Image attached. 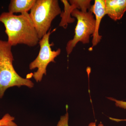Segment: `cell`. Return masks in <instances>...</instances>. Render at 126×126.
Masks as SVG:
<instances>
[{"label": "cell", "mask_w": 126, "mask_h": 126, "mask_svg": "<svg viewBox=\"0 0 126 126\" xmlns=\"http://www.w3.org/2000/svg\"><path fill=\"white\" fill-rule=\"evenodd\" d=\"M55 30V29L52 32L49 30L40 40L39 44L40 46V50L39 54L36 59L30 64V70L38 68L37 71L34 72L33 74V78L37 82H40L42 80L43 75H46V69L48 64L50 62L55 63L54 59L61 53L60 48L56 50H52L51 48L52 44L49 43L50 36Z\"/></svg>", "instance_id": "cell-5"}, {"label": "cell", "mask_w": 126, "mask_h": 126, "mask_svg": "<svg viewBox=\"0 0 126 126\" xmlns=\"http://www.w3.org/2000/svg\"><path fill=\"white\" fill-rule=\"evenodd\" d=\"M0 22L4 25L7 42L12 46L24 44L34 47L40 39L28 12L16 15L9 12L0 15Z\"/></svg>", "instance_id": "cell-1"}, {"label": "cell", "mask_w": 126, "mask_h": 126, "mask_svg": "<svg viewBox=\"0 0 126 126\" xmlns=\"http://www.w3.org/2000/svg\"><path fill=\"white\" fill-rule=\"evenodd\" d=\"M92 12L95 16V28L93 35L92 48L96 46L101 41L102 36L99 35V29L102 18L106 15L105 0H95L91 7Z\"/></svg>", "instance_id": "cell-6"}, {"label": "cell", "mask_w": 126, "mask_h": 126, "mask_svg": "<svg viewBox=\"0 0 126 126\" xmlns=\"http://www.w3.org/2000/svg\"><path fill=\"white\" fill-rule=\"evenodd\" d=\"M108 99L111 101H114L115 102V105L117 107H119L121 108L126 109V102L123 101H119L113 98L107 97ZM110 119L113 121H115L117 122L121 121H126V119H115V118H110Z\"/></svg>", "instance_id": "cell-11"}, {"label": "cell", "mask_w": 126, "mask_h": 126, "mask_svg": "<svg viewBox=\"0 0 126 126\" xmlns=\"http://www.w3.org/2000/svg\"><path fill=\"white\" fill-rule=\"evenodd\" d=\"M67 113L64 116H62L60 118V120L59 121L57 126H68L69 115L67 112L68 108H66ZM89 126H96V122H92L90 123ZM98 126H104L102 123H100Z\"/></svg>", "instance_id": "cell-10"}, {"label": "cell", "mask_w": 126, "mask_h": 126, "mask_svg": "<svg viewBox=\"0 0 126 126\" xmlns=\"http://www.w3.org/2000/svg\"><path fill=\"white\" fill-rule=\"evenodd\" d=\"M36 0H11L9 12L11 14L28 12L33 6Z\"/></svg>", "instance_id": "cell-8"}, {"label": "cell", "mask_w": 126, "mask_h": 126, "mask_svg": "<svg viewBox=\"0 0 126 126\" xmlns=\"http://www.w3.org/2000/svg\"><path fill=\"white\" fill-rule=\"evenodd\" d=\"M12 47L7 41L0 39V98L9 88L24 86L31 88L34 85L32 81L21 77L15 70Z\"/></svg>", "instance_id": "cell-2"}, {"label": "cell", "mask_w": 126, "mask_h": 126, "mask_svg": "<svg viewBox=\"0 0 126 126\" xmlns=\"http://www.w3.org/2000/svg\"><path fill=\"white\" fill-rule=\"evenodd\" d=\"M61 13L58 0H36L29 15L40 40L49 31L53 20Z\"/></svg>", "instance_id": "cell-3"}, {"label": "cell", "mask_w": 126, "mask_h": 126, "mask_svg": "<svg viewBox=\"0 0 126 126\" xmlns=\"http://www.w3.org/2000/svg\"><path fill=\"white\" fill-rule=\"evenodd\" d=\"M15 119L14 117L7 113L0 119V126H18L14 122Z\"/></svg>", "instance_id": "cell-9"}, {"label": "cell", "mask_w": 126, "mask_h": 126, "mask_svg": "<svg viewBox=\"0 0 126 126\" xmlns=\"http://www.w3.org/2000/svg\"><path fill=\"white\" fill-rule=\"evenodd\" d=\"M91 8L88 11H80L77 9L72 10V16L77 18V23L73 38L67 43L66 50L67 55L72 53L78 43L87 44L90 41V36L94 33L95 19Z\"/></svg>", "instance_id": "cell-4"}, {"label": "cell", "mask_w": 126, "mask_h": 126, "mask_svg": "<svg viewBox=\"0 0 126 126\" xmlns=\"http://www.w3.org/2000/svg\"><path fill=\"white\" fill-rule=\"evenodd\" d=\"M106 15L114 21L121 19L126 11V0H105Z\"/></svg>", "instance_id": "cell-7"}]
</instances>
